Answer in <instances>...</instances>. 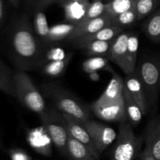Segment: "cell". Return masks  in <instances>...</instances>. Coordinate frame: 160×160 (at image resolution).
Here are the masks:
<instances>
[{
    "label": "cell",
    "mask_w": 160,
    "mask_h": 160,
    "mask_svg": "<svg viewBox=\"0 0 160 160\" xmlns=\"http://www.w3.org/2000/svg\"><path fill=\"white\" fill-rule=\"evenodd\" d=\"M9 56L17 70L41 68L46 47L35 34L33 23L27 15L13 19L6 31Z\"/></svg>",
    "instance_id": "cell-1"
},
{
    "label": "cell",
    "mask_w": 160,
    "mask_h": 160,
    "mask_svg": "<svg viewBox=\"0 0 160 160\" xmlns=\"http://www.w3.org/2000/svg\"><path fill=\"white\" fill-rule=\"evenodd\" d=\"M42 88L44 94L62 113L76 117L84 123L91 120L90 107L62 85L55 82L46 83L42 84Z\"/></svg>",
    "instance_id": "cell-2"
},
{
    "label": "cell",
    "mask_w": 160,
    "mask_h": 160,
    "mask_svg": "<svg viewBox=\"0 0 160 160\" xmlns=\"http://www.w3.org/2000/svg\"><path fill=\"white\" fill-rule=\"evenodd\" d=\"M14 93L18 101L40 116L47 109L43 95L38 90L32 79L25 71L16 70L13 73Z\"/></svg>",
    "instance_id": "cell-3"
},
{
    "label": "cell",
    "mask_w": 160,
    "mask_h": 160,
    "mask_svg": "<svg viewBox=\"0 0 160 160\" xmlns=\"http://www.w3.org/2000/svg\"><path fill=\"white\" fill-rule=\"evenodd\" d=\"M135 73L143 85L148 107H152L160 92V56H150L141 59Z\"/></svg>",
    "instance_id": "cell-4"
},
{
    "label": "cell",
    "mask_w": 160,
    "mask_h": 160,
    "mask_svg": "<svg viewBox=\"0 0 160 160\" xmlns=\"http://www.w3.org/2000/svg\"><path fill=\"white\" fill-rule=\"evenodd\" d=\"M43 127L51 138L52 143L59 152L67 156V146L69 139L64 117L62 113L53 109H47L39 116Z\"/></svg>",
    "instance_id": "cell-5"
},
{
    "label": "cell",
    "mask_w": 160,
    "mask_h": 160,
    "mask_svg": "<svg viewBox=\"0 0 160 160\" xmlns=\"http://www.w3.org/2000/svg\"><path fill=\"white\" fill-rule=\"evenodd\" d=\"M140 142L128 122L120 123L110 160H134L138 154Z\"/></svg>",
    "instance_id": "cell-6"
},
{
    "label": "cell",
    "mask_w": 160,
    "mask_h": 160,
    "mask_svg": "<svg viewBox=\"0 0 160 160\" xmlns=\"http://www.w3.org/2000/svg\"><path fill=\"white\" fill-rule=\"evenodd\" d=\"M84 123L99 155L117 139V134L115 130L104 123H99L92 119Z\"/></svg>",
    "instance_id": "cell-7"
},
{
    "label": "cell",
    "mask_w": 160,
    "mask_h": 160,
    "mask_svg": "<svg viewBox=\"0 0 160 160\" xmlns=\"http://www.w3.org/2000/svg\"><path fill=\"white\" fill-rule=\"evenodd\" d=\"M90 109L95 117L105 121L120 123L128 121L123 100L118 102H100L96 100Z\"/></svg>",
    "instance_id": "cell-8"
},
{
    "label": "cell",
    "mask_w": 160,
    "mask_h": 160,
    "mask_svg": "<svg viewBox=\"0 0 160 160\" xmlns=\"http://www.w3.org/2000/svg\"><path fill=\"white\" fill-rule=\"evenodd\" d=\"M62 116L65 120L66 128H67L69 136L85 145L92 152L95 157L98 160L99 159L100 155L98 154L95 148V144L89 133L88 132L84 122L68 114L62 113Z\"/></svg>",
    "instance_id": "cell-9"
},
{
    "label": "cell",
    "mask_w": 160,
    "mask_h": 160,
    "mask_svg": "<svg viewBox=\"0 0 160 160\" xmlns=\"http://www.w3.org/2000/svg\"><path fill=\"white\" fill-rule=\"evenodd\" d=\"M129 32H123L111 42L107 55L109 61L118 66L126 75L129 74L128 64V41Z\"/></svg>",
    "instance_id": "cell-10"
},
{
    "label": "cell",
    "mask_w": 160,
    "mask_h": 160,
    "mask_svg": "<svg viewBox=\"0 0 160 160\" xmlns=\"http://www.w3.org/2000/svg\"><path fill=\"white\" fill-rule=\"evenodd\" d=\"M27 142L38 154L44 156H51L52 141L42 126L28 130L27 133Z\"/></svg>",
    "instance_id": "cell-11"
},
{
    "label": "cell",
    "mask_w": 160,
    "mask_h": 160,
    "mask_svg": "<svg viewBox=\"0 0 160 160\" xmlns=\"http://www.w3.org/2000/svg\"><path fill=\"white\" fill-rule=\"evenodd\" d=\"M111 25H112V17L107 13H105L101 17L83 22L77 25L76 28L70 36L68 40L73 42L81 38L91 35L99 30Z\"/></svg>",
    "instance_id": "cell-12"
},
{
    "label": "cell",
    "mask_w": 160,
    "mask_h": 160,
    "mask_svg": "<svg viewBox=\"0 0 160 160\" xmlns=\"http://www.w3.org/2000/svg\"><path fill=\"white\" fill-rule=\"evenodd\" d=\"M145 148L156 160H160V117L148 123L145 133Z\"/></svg>",
    "instance_id": "cell-13"
},
{
    "label": "cell",
    "mask_w": 160,
    "mask_h": 160,
    "mask_svg": "<svg viewBox=\"0 0 160 160\" xmlns=\"http://www.w3.org/2000/svg\"><path fill=\"white\" fill-rule=\"evenodd\" d=\"M123 80H124L125 86L131 93V96L139 106L143 115L146 114L148 109V103H147L143 85L139 80L138 75L134 72L131 74L126 75Z\"/></svg>",
    "instance_id": "cell-14"
},
{
    "label": "cell",
    "mask_w": 160,
    "mask_h": 160,
    "mask_svg": "<svg viewBox=\"0 0 160 160\" xmlns=\"http://www.w3.org/2000/svg\"><path fill=\"white\" fill-rule=\"evenodd\" d=\"M124 85V80L113 72L109 84L97 100L100 102H118L123 101Z\"/></svg>",
    "instance_id": "cell-15"
},
{
    "label": "cell",
    "mask_w": 160,
    "mask_h": 160,
    "mask_svg": "<svg viewBox=\"0 0 160 160\" xmlns=\"http://www.w3.org/2000/svg\"><path fill=\"white\" fill-rule=\"evenodd\" d=\"M91 4L90 1L75 2L63 5L65 19L68 23L79 24L84 20L88 9Z\"/></svg>",
    "instance_id": "cell-16"
},
{
    "label": "cell",
    "mask_w": 160,
    "mask_h": 160,
    "mask_svg": "<svg viewBox=\"0 0 160 160\" xmlns=\"http://www.w3.org/2000/svg\"><path fill=\"white\" fill-rule=\"evenodd\" d=\"M111 42L104 41H90L84 42H73L78 48L84 50L88 56L92 57H107Z\"/></svg>",
    "instance_id": "cell-17"
},
{
    "label": "cell",
    "mask_w": 160,
    "mask_h": 160,
    "mask_svg": "<svg viewBox=\"0 0 160 160\" xmlns=\"http://www.w3.org/2000/svg\"><path fill=\"white\" fill-rule=\"evenodd\" d=\"M123 98L128 121L132 125V127L138 126L142 121L143 113L125 85L123 88Z\"/></svg>",
    "instance_id": "cell-18"
},
{
    "label": "cell",
    "mask_w": 160,
    "mask_h": 160,
    "mask_svg": "<svg viewBox=\"0 0 160 160\" xmlns=\"http://www.w3.org/2000/svg\"><path fill=\"white\" fill-rule=\"evenodd\" d=\"M70 160H98L84 145L69 136L67 156Z\"/></svg>",
    "instance_id": "cell-19"
},
{
    "label": "cell",
    "mask_w": 160,
    "mask_h": 160,
    "mask_svg": "<svg viewBox=\"0 0 160 160\" xmlns=\"http://www.w3.org/2000/svg\"><path fill=\"white\" fill-rule=\"evenodd\" d=\"M148 38L154 42H160V7L148 16L142 26Z\"/></svg>",
    "instance_id": "cell-20"
},
{
    "label": "cell",
    "mask_w": 160,
    "mask_h": 160,
    "mask_svg": "<svg viewBox=\"0 0 160 160\" xmlns=\"http://www.w3.org/2000/svg\"><path fill=\"white\" fill-rule=\"evenodd\" d=\"M33 27L35 34L38 38L40 39L44 45L48 48V34H49L50 27L48 26L46 16L44 11H37L34 12V19H33Z\"/></svg>",
    "instance_id": "cell-21"
},
{
    "label": "cell",
    "mask_w": 160,
    "mask_h": 160,
    "mask_svg": "<svg viewBox=\"0 0 160 160\" xmlns=\"http://www.w3.org/2000/svg\"><path fill=\"white\" fill-rule=\"evenodd\" d=\"M123 29L119 27L115 26H108L102 29L99 30L97 32L91 34V35L86 36V37L81 38L75 40L72 42H90V41H104V42H110L112 41L116 37L123 33Z\"/></svg>",
    "instance_id": "cell-22"
},
{
    "label": "cell",
    "mask_w": 160,
    "mask_h": 160,
    "mask_svg": "<svg viewBox=\"0 0 160 160\" xmlns=\"http://www.w3.org/2000/svg\"><path fill=\"white\" fill-rule=\"evenodd\" d=\"M76 24L73 23H59L50 27L49 34H48V43L59 42L70 38L73 31L76 28Z\"/></svg>",
    "instance_id": "cell-23"
},
{
    "label": "cell",
    "mask_w": 160,
    "mask_h": 160,
    "mask_svg": "<svg viewBox=\"0 0 160 160\" xmlns=\"http://www.w3.org/2000/svg\"><path fill=\"white\" fill-rule=\"evenodd\" d=\"M72 57H73V52H70L67 55L64 59L48 62L41 67L42 72L47 76L52 77V78L60 76L64 73L67 67H68Z\"/></svg>",
    "instance_id": "cell-24"
},
{
    "label": "cell",
    "mask_w": 160,
    "mask_h": 160,
    "mask_svg": "<svg viewBox=\"0 0 160 160\" xmlns=\"http://www.w3.org/2000/svg\"><path fill=\"white\" fill-rule=\"evenodd\" d=\"M13 73L10 69L0 59V91L11 96H15L14 93Z\"/></svg>",
    "instance_id": "cell-25"
},
{
    "label": "cell",
    "mask_w": 160,
    "mask_h": 160,
    "mask_svg": "<svg viewBox=\"0 0 160 160\" xmlns=\"http://www.w3.org/2000/svg\"><path fill=\"white\" fill-rule=\"evenodd\" d=\"M138 36L134 32H129L128 41V64L129 74L135 72L138 52Z\"/></svg>",
    "instance_id": "cell-26"
},
{
    "label": "cell",
    "mask_w": 160,
    "mask_h": 160,
    "mask_svg": "<svg viewBox=\"0 0 160 160\" xmlns=\"http://www.w3.org/2000/svg\"><path fill=\"white\" fill-rule=\"evenodd\" d=\"M160 0H134V9L138 20H141L150 16L156 9Z\"/></svg>",
    "instance_id": "cell-27"
},
{
    "label": "cell",
    "mask_w": 160,
    "mask_h": 160,
    "mask_svg": "<svg viewBox=\"0 0 160 160\" xmlns=\"http://www.w3.org/2000/svg\"><path fill=\"white\" fill-rule=\"evenodd\" d=\"M134 0H112L106 3V13L111 17L134 9Z\"/></svg>",
    "instance_id": "cell-28"
},
{
    "label": "cell",
    "mask_w": 160,
    "mask_h": 160,
    "mask_svg": "<svg viewBox=\"0 0 160 160\" xmlns=\"http://www.w3.org/2000/svg\"><path fill=\"white\" fill-rule=\"evenodd\" d=\"M109 61L106 57H91L84 61L82 69L88 73H93L101 70H107L112 72L109 66Z\"/></svg>",
    "instance_id": "cell-29"
},
{
    "label": "cell",
    "mask_w": 160,
    "mask_h": 160,
    "mask_svg": "<svg viewBox=\"0 0 160 160\" xmlns=\"http://www.w3.org/2000/svg\"><path fill=\"white\" fill-rule=\"evenodd\" d=\"M138 17L134 9L112 17V26L127 28L134 24L138 21Z\"/></svg>",
    "instance_id": "cell-30"
},
{
    "label": "cell",
    "mask_w": 160,
    "mask_h": 160,
    "mask_svg": "<svg viewBox=\"0 0 160 160\" xmlns=\"http://www.w3.org/2000/svg\"><path fill=\"white\" fill-rule=\"evenodd\" d=\"M105 13H106V3L102 0H93L91 2L85 17L81 23L99 17Z\"/></svg>",
    "instance_id": "cell-31"
},
{
    "label": "cell",
    "mask_w": 160,
    "mask_h": 160,
    "mask_svg": "<svg viewBox=\"0 0 160 160\" xmlns=\"http://www.w3.org/2000/svg\"><path fill=\"white\" fill-rule=\"evenodd\" d=\"M67 55L63 48L60 47H52V48L48 47L44 53L43 66L48 62L64 59Z\"/></svg>",
    "instance_id": "cell-32"
},
{
    "label": "cell",
    "mask_w": 160,
    "mask_h": 160,
    "mask_svg": "<svg viewBox=\"0 0 160 160\" xmlns=\"http://www.w3.org/2000/svg\"><path fill=\"white\" fill-rule=\"evenodd\" d=\"M57 2L58 0H26V4L30 9L37 12L44 11L52 4Z\"/></svg>",
    "instance_id": "cell-33"
},
{
    "label": "cell",
    "mask_w": 160,
    "mask_h": 160,
    "mask_svg": "<svg viewBox=\"0 0 160 160\" xmlns=\"http://www.w3.org/2000/svg\"><path fill=\"white\" fill-rule=\"evenodd\" d=\"M10 160H33L32 158L21 148H11L9 151Z\"/></svg>",
    "instance_id": "cell-34"
},
{
    "label": "cell",
    "mask_w": 160,
    "mask_h": 160,
    "mask_svg": "<svg viewBox=\"0 0 160 160\" xmlns=\"http://www.w3.org/2000/svg\"><path fill=\"white\" fill-rule=\"evenodd\" d=\"M6 6L4 0H0V28L3 26L6 20Z\"/></svg>",
    "instance_id": "cell-35"
},
{
    "label": "cell",
    "mask_w": 160,
    "mask_h": 160,
    "mask_svg": "<svg viewBox=\"0 0 160 160\" xmlns=\"http://www.w3.org/2000/svg\"><path fill=\"white\" fill-rule=\"evenodd\" d=\"M140 160H156V159L152 156L151 153H150L146 148H145V149L143 150V152H142V154H141Z\"/></svg>",
    "instance_id": "cell-36"
},
{
    "label": "cell",
    "mask_w": 160,
    "mask_h": 160,
    "mask_svg": "<svg viewBox=\"0 0 160 160\" xmlns=\"http://www.w3.org/2000/svg\"><path fill=\"white\" fill-rule=\"evenodd\" d=\"M84 1H90V0H58L57 3H59L60 6L67 4L69 2H84Z\"/></svg>",
    "instance_id": "cell-37"
},
{
    "label": "cell",
    "mask_w": 160,
    "mask_h": 160,
    "mask_svg": "<svg viewBox=\"0 0 160 160\" xmlns=\"http://www.w3.org/2000/svg\"><path fill=\"white\" fill-rule=\"evenodd\" d=\"M8 1L13 7H18L20 2V0H8Z\"/></svg>",
    "instance_id": "cell-38"
},
{
    "label": "cell",
    "mask_w": 160,
    "mask_h": 160,
    "mask_svg": "<svg viewBox=\"0 0 160 160\" xmlns=\"http://www.w3.org/2000/svg\"><path fill=\"white\" fill-rule=\"evenodd\" d=\"M102 1H103V2H104V1H106V2H110V1H112V0H102Z\"/></svg>",
    "instance_id": "cell-39"
}]
</instances>
